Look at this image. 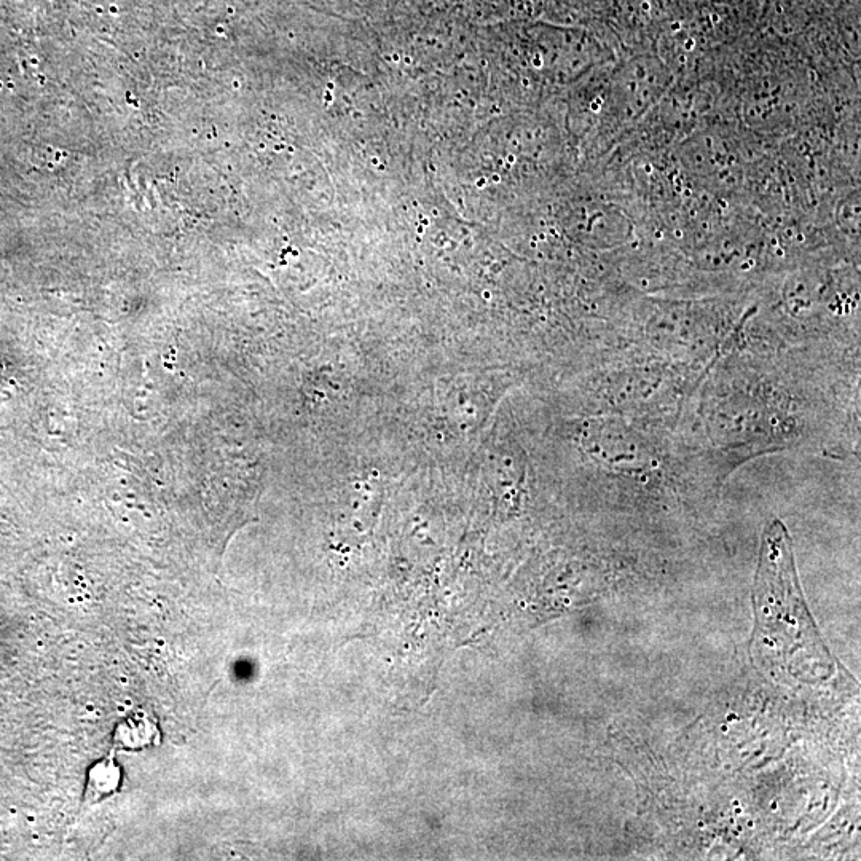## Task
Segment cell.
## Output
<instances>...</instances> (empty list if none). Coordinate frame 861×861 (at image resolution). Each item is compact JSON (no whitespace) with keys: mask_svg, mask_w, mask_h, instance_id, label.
Returning <instances> with one entry per match:
<instances>
[{"mask_svg":"<svg viewBox=\"0 0 861 861\" xmlns=\"http://www.w3.org/2000/svg\"><path fill=\"white\" fill-rule=\"evenodd\" d=\"M122 775V767L115 763L114 758H104L93 764L88 772L85 803H99L115 795L122 785Z\"/></svg>","mask_w":861,"mask_h":861,"instance_id":"cell-1","label":"cell"},{"mask_svg":"<svg viewBox=\"0 0 861 861\" xmlns=\"http://www.w3.org/2000/svg\"><path fill=\"white\" fill-rule=\"evenodd\" d=\"M115 745L120 750L139 751L146 750L152 745L158 744L160 731L157 724L147 716L134 715L130 720L123 721L115 731Z\"/></svg>","mask_w":861,"mask_h":861,"instance_id":"cell-2","label":"cell"}]
</instances>
